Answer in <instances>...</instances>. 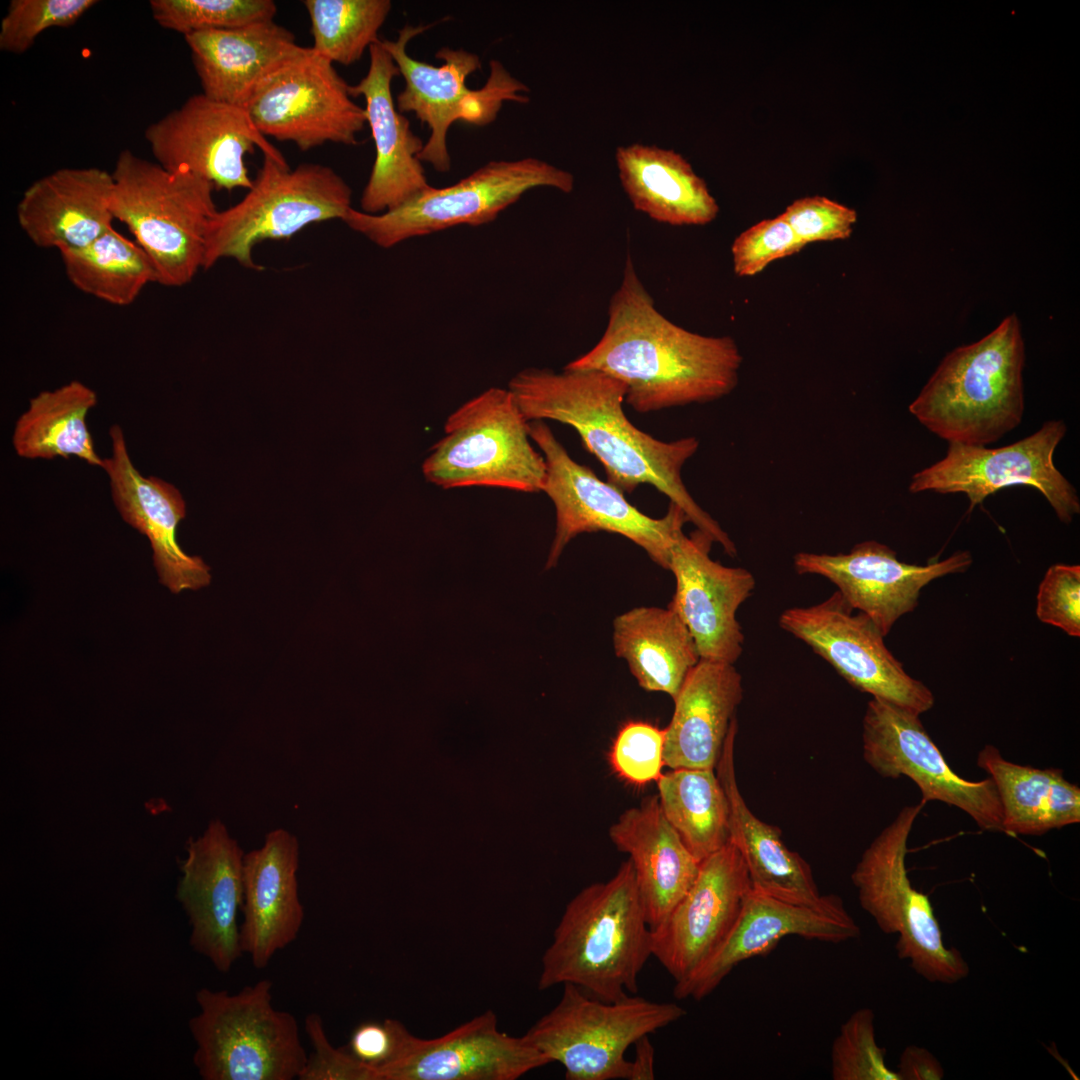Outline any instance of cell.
Returning a JSON list of instances; mask_svg holds the SVG:
<instances>
[{"mask_svg":"<svg viewBox=\"0 0 1080 1080\" xmlns=\"http://www.w3.org/2000/svg\"><path fill=\"white\" fill-rule=\"evenodd\" d=\"M508 389L528 422L553 420L571 426L586 450L603 465L607 482L624 493L649 484L676 504L697 530L731 557L735 543L688 492L682 469L699 448L696 437L658 440L629 421L623 410L627 387L596 370L562 372L526 368Z\"/></svg>","mask_w":1080,"mask_h":1080,"instance_id":"cell-1","label":"cell"},{"mask_svg":"<svg viewBox=\"0 0 1080 1080\" xmlns=\"http://www.w3.org/2000/svg\"><path fill=\"white\" fill-rule=\"evenodd\" d=\"M742 361L732 337L691 332L662 315L627 256L602 337L564 368L620 380L625 402L649 413L727 396L738 385Z\"/></svg>","mask_w":1080,"mask_h":1080,"instance_id":"cell-2","label":"cell"},{"mask_svg":"<svg viewBox=\"0 0 1080 1080\" xmlns=\"http://www.w3.org/2000/svg\"><path fill=\"white\" fill-rule=\"evenodd\" d=\"M650 956L651 930L627 859L609 880L586 886L567 904L542 956L538 989L571 984L619 1001L637 993Z\"/></svg>","mask_w":1080,"mask_h":1080,"instance_id":"cell-3","label":"cell"},{"mask_svg":"<svg viewBox=\"0 0 1080 1080\" xmlns=\"http://www.w3.org/2000/svg\"><path fill=\"white\" fill-rule=\"evenodd\" d=\"M1024 361L1019 321L1011 315L947 354L908 410L948 443L992 444L1022 421Z\"/></svg>","mask_w":1080,"mask_h":1080,"instance_id":"cell-4","label":"cell"},{"mask_svg":"<svg viewBox=\"0 0 1080 1080\" xmlns=\"http://www.w3.org/2000/svg\"><path fill=\"white\" fill-rule=\"evenodd\" d=\"M110 208L154 267L156 283L181 287L203 269L205 235L217 209L214 187L187 171H171L129 149L112 171Z\"/></svg>","mask_w":1080,"mask_h":1080,"instance_id":"cell-5","label":"cell"},{"mask_svg":"<svg viewBox=\"0 0 1080 1080\" xmlns=\"http://www.w3.org/2000/svg\"><path fill=\"white\" fill-rule=\"evenodd\" d=\"M200 1013L189 1020L193 1063L204 1080L298 1079L308 1055L296 1018L272 1004V982L238 993L200 989Z\"/></svg>","mask_w":1080,"mask_h":1080,"instance_id":"cell-6","label":"cell"},{"mask_svg":"<svg viewBox=\"0 0 1080 1080\" xmlns=\"http://www.w3.org/2000/svg\"><path fill=\"white\" fill-rule=\"evenodd\" d=\"M263 156L245 196L210 219L203 269L232 258L262 270L252 256L258 243L290 238L313 223L342 221L352 208V189L331 167L306 162L291 169L286 160Z\"/></svg>","mask_w":1080,"mask_h":1080,"instance_id":"cell-7","label":"cell"},{"mask_svg":"<svg viewBox=\"0 0 1080 1080\" xmlns=\"http://www.w3.org/2000/svg\"><path fill=\"white\" fill-rule=\"evenodd\" d=\"M530 439L529 422L512 392L491 387L448 416L422 474L446 490L478 486L539 493L546 464Z\"/></svg>","mask_w":1080,"mask_h":1080,"instance_id":"cell-8","label":"cell"},{"mask_svg":"<svg viewBox=\"0 0 1080 1080\" xmlns=\"http://www.w3.org/2000/svg\"><path fill=\"white\" fill-rule=\"evenodd\" d=\"M926 803L905 806L863 852L851 880L859 903L885 934L898 936L897 955L932 983H956L969 965L955 947L944 945L928 896L916 890L906 868L907 842Z\"/></svg>","mask_w":1080,"mask_h":1080,"instance_id":"cell-9","label":"cell"},{"mask_svg":"<svg viewBox=\"0 0 1080 1080\" xmlns=\"http://www.w3.org/2000/svg\"><path fill=\"white\" fill-rule=\"evenodd\" d=\"M563 987L559 1002L523 1036L560 1063L567 1080L628 1079V1047L686 1014L676 1003L637 996L607 1002L574 985Z\"/></svg>","mask_w":1080,"mask_h":1080,"instance_id":"cell-10","label":"cell"},{"mask_svg":"<svg viewBox=\"0 0 1080 1080\" xmlns=\"http://www.w3.org/2000/svg\"><path fill=\"white\" fill-rule=\"evenodd\" d=\"M574 182L570 172L534 157L490 161L451 186H430L394 210L373 215L352 207L342 221L375 245L391 248L454 226L490 223L529 190L570 193Z\"/></svg>","mask_w":1080,"mask_h":1080,"instance_id":"cell-11","label":"cell"},{"mask_svg":"<svg viewBox=\"0 0 1080 1080\" xmlns=\"http://www.w3.org/2000/svg\"><path fill=\"white\" fill-rule=\"evenodd\" d=\"M427 26L406 25L398 32L396 40H381L382 46L393 58L405 81L404 89L397 96L399 112H413L431 130L428 140L418 154L421 162H427L440 173L451 168L447 147V133L455 121L484 126L493 122L505 101L526 103L528 87L513 77L497 60L490 62V76L478 89H469L467 77L481 69V60L475 53L464 49L441 48L436 57L443 60L434 66L412 58L407 45Z\"/></svg>","mask_w":1080,"mask_h":1080,"instance_id":"cell-12","label":"cell"},{"mask_svg":"<svg viewBox=\"0 0 1080 1080\" xmlns=\"http://www.w3.org/2000/svg\"><path fill=\"white\" fill-rule=\"evenodd\" d=\"M529 435L540 448L546 464L542 492L551 499L556 511L555 536L546 570L556 566L572 539L598 531L626 537L653 562L669 570L672 548L684 533V524L689 522L676 504L670 503L662 518L647 516L626 499L623 491L573 460L544 421H530Z\"/></svg>","mask_w":1080,"mask_h":1080,"instance_id":"cell-13","label":"cell"},{"mask_svg":"<svg viewBox=\"0 0 1080 1080\" xmlns=\"http://www.w3.org/2000/svg\"><path fill=\"white\" fill-rule=\"evenodd\" d=\"M244 109L264 137L292 142L301 151L327 142L356 145L367 123L349 84L311 47L269 74Z\"/></svg>","mask_w":1080,"mask_h":1080,"instance_id":"cell-14","label":"cell"},{"mask_svg":"<svg viewBox=\"0 0 1080 1080\" xmlns=\"http://www.w3.org/2000/svg\"><path fill=\"white\" fill-rule=\"evenodd\" d=\"M853 612L835 591L818 604L785 609L778 624L855 689L918 716L930 710L934 705L930 689L905 671L874 622Z\"/></svg>","mask_w":1080,"mask_h":1080,"instance_id":"cell-15","label":"cell"},{"mask_svg":"<svg viewBox=\"0 0 1080 1080\" xmlns=\"http://www.w3.org/2000/svg\"><path fill=\"white\" fill-rule=\"evenodd\" d=\"M1066 432L1062 420H1050L1031 435L999 448L948 443L945 456L916 472L908 489L911 493H964L971 511L1003 488L1026 485L1037 489L1058 519L1068 524L1079 514L1080 500L1053 460Z\"/></svg>","mask_w":1080,"mask_h":1080,"instance_id":"cell-16","label":"cell"},{"mask_svg":"<svg viewBox=\"0 0 1080 1080\" xmlns=\"http://www.w3.org/2000/svg\"><path fill=\"white\" fill-rule=\"evenodd\" d=\"M145 139L158 164L187 171L214 189L248 190L253 183L245 158L261 149L263 155L286 160L253 125L244 108L195 94L145 130Z\"/></svg>","mask_w":1080,"mask_h":1080,"instance_id":"cell-17","label":"cell"},{"mask_svg":"<svg viewBox=\"0 0 1080 1080\" xmlns=\"http://www.w3.org/2000/svg\"><path fill=\"white\" fill-rule=\"evenodd\" d=\"M863 757L880 776H907L927 803L937 800L967 813L982 830L1003 832L1002 807L991 777L970 781L956 774L919 716L872 698L863 717Z\"/></svg>","mask_w":1080,"mask_h":1080,"instance_id":"cell-18","label":"cell"},{"mask_svg":"<svg viewBox=\"0 0 1080 1080\" xmlns=\"http://www.w3.org/2000/svg\"><path fill=\"white\" fill-rule=\"evenodd\" d=\"M244 855L225 824L214 819L187 842L176 897L191 926L189 943L221 973L243 954L238 912L243 905Z\"/></svg>","mask_w":1080,"mask_h":1080,"instance_id":"cell-19","label":"cell"},{"mask_svg":"<svg viewBox=\"0 0 1080 1080\" xmlns=\"http://www.w3.org/2000/svg\"><path fill=\"white\" fill-rule=\"evenodd\" d=\"M969 551L927 565L905 563L889 546L875 540L857 543L848 553L798 552L793 567L799 575H818L837 587L854 609L867 615L886 636L903 615L918 605L920 591L931 581L962 573L972 564Z\"/></svg>","mask_w":1080,"mask_h":1080,"instance_id":"cell-20","label":"cell"},{"mask_svg":"<svg viewBox=\"0 0 1080 1080\" xmlns=\"http://www.w3.org/2000/svg\"><path fill=\"white\" fill-rule=\"evenodd\" d=\"M751 889L746 864L730 841L700 862L689 890L650 929L652 956L675 983L691 975L723 943Z\"/></svg>","mask_w":1080,"mask_h":1080,"instance_id":"cell-21","label":"cell"},{"mask_svg":"<svg viewBox=\"0 0 1080 1080\" xmlns=\"http://www.w3.org/2000/svg\"><path fill=\"white\" fill-rule=\"evenodd\" d=\"M860 927L835 895L816 906L794 904L751 889L726 939L691 975L676 982L677 999L702 1000L741 962L770 952L786 936L842 943Z\"/></svg>","mask_w":1080,"mask_h":1080,"instance_id":"cell-22","label":"cell"},{"mask_svg":"<svg viewBox=\"0 0 1080 1080\" xmlns=\"http://www.w3.org/2000/svg\"><path fill=\"white\" fill-rule=\"evenodd\" d=\"M714 542L696 529L684 533L672 548L669 570L676 590L669 603L691 633L700 659L735 664L743 651L744 634L737 611L753 593L754 575L710 558Z\"/></svg>","mask_w":1080,"mask_h":1080,"instance_id":"cell-23","label":"cell"},{"mask_svg":"<svg viewBox=\"0 0 1080 1080\" xmlns=\"http://www.w3.org/2000/svg\"><path fill=\"white\" fill-rule=\"evenodd\" d=\"M550 1063L524 1036L498 1029L491 1011L448 1033L423 1039L406 1030L396 1059L380 1080H515Z\"/></svg>","mask_w":1080,"mask_h":1080,"instance_id":"cell-24","label":"cell"},{"mask_svg":"<svg viewBox=\"0 0 1080 1080\" xmlns=\"http://www.w3.org/2000/svg\"><path fill=\"white\" fill-rule=\"evenodd\" d=\"M111 456L104 458L113 503L122 519L145 535L153 550L159 581L172 593L209 585L210 567L198 556L185 553L176 539L178 524L186 516L181 492L170 482L144 476L133 464L124 431L110 427Z\"/></svg>","mask_w":1080,"mask_h":1080,"instance_id":"cell-25","label":"cell"},{"mask_svg":"<svg viewBox=\"0 0 1080 1080\" xmlns=\"http://www.w3.org/2000/svg\"><path fill=\"white\" fill-rule=\"evenodd\" d=\"M366 75L349 85L351 97L365 99L366 120L375 145V160L361 199V211L381 214L415 198L430 185L418 154L424 147L409 120L395 106L391 84L400 75L381 40L369 48Z\"/></svg>","mask_w":1080,"mask_h":1080,"instance_id":"cell-26","label":"cell"},{"mask_svg":"<svg viewBox=\"0 0 1080 1080\" xmlns=\"http://www.w3.org/2000/svg\"><path fill=\"white\" fill-rule=\"evenodd\" d=\"M299 856L296 836L283 828L267 833L260 848L244 855L240 942L255 968H265L301 930L304 908L298 894Z\"/></svg>","mask_w":1080,"mask_h":1080,"instance_id":"cell-27","label":"cell"},{"mask_svg":"<svg viewBox=\"0 0 1080 1080\" xmlns=\"http://www.w3.org/2000/svg\"><path fill=\"white\" fill-rule=\"evenodd\" d=\"M112 173L62 168L34 181L17 205V221L30 241L59 252L82 247L112 227Z\"/></svg>","mask_w":1080,"mask_h":1080,"instance_id":"cell-28","label":"cell"},{"mask_svg":"<svg viewBox=\"0 0 1080 1080\" xmlns=\"http://www.w3.org/2000/svg\"><path fill=\"white\" fill-rule=\"evenodd\" d=\"M202 93L244 108L256 87L299 54L294 34L274 20L184 36Z\"/></svg>","mask_w":1080,"mask_h":1080,"instance_id":"cell-29","label":"cell"},{"mask_svg":"<svg viewBox=\"0 0 1080 1080\" xmlns=\"http://www.w3.org/2000/svg\"><path fill=\"white\" fill-rule=\"evenodd\" d=\"M609 837L628 855L652 929L689 890L700 862L667 821L657 795L625 810L609 828Z\"/></svg>","mask_w":1080,"mask_h":1080,"instance_id":"cell-30","label":"cell"},{"mask_svg":"<svg viewBox=\"0 0 1080 1080\" xmlns=\"http://www.w3.org/2000/svg\"><path fill=\"white\" fill-rule=\"evenodd\" d=\"M736 717L732 720L715 771L725 791L729 808V841L740 852L752 889L794 904L816 906L821 895L809 864L781 839L777 826L759 819L746 804L736 779Z\"/></svg>","mask_w":1080,"mask_h":1080,"instance_id":"cell-31","label":"cell"},{"mask_svg":"<svg viewBox=\"0 0 1080 1080\" xmlns=\"http://www.w3.org/2000/svg\"><path fill=\"white\" fill-rule=\"evenodd\" d=\"M742 697V677L734 664L700 659L673 699L665 728V766L715 769Z\"/></svg>","mask_w":1080,"mask_h":1080,"instance_id":"cell-32","label":"cell"},{"mask_svg":"<svg viewBox=\"0 0 1080 1080\" xmlns=\"http://www.w3.org/2000/svg\"><path fill=\"white\" fill-rule=\"evenodd\" d=\"M618 175L633 207L672 226H702L719 206L704 179L672 149L631 144L616 149Z\"/></svg>","mask_w":1080,"mask_h":1080,"instance_id":"cell-33","label":"cell"},{"mask_svg":"<svg viewBox=\"0 0 1080 1080\" xmlns=\"http://www.w3.org/2000/svg\"><path fill=\"white\" fill-rule=\"evenodd\" d=\"M613 646L642 689L672 699L700 660L691 633L669 606L636 607L617 616Z\"/></svg>","mask_w":1080,"mask_h":1080,"instance_id":"cell-34","label":"cell"},{"mask_svg":"<svg viewBox=\"0 0 1080 1080\" xmlns=\"http://www.w3.org/2000/svg\"><path fill=\"white\" fill-rule=\"evenodd\" d=\"M977 765L996 785L1005 834L1041 835L1079 823L1080 788L1065 779L1063 770L1010 762L993 745L979 752Z\"/></svg>","mask_w":1080,"mask_h":1080,"instance_id":"cell-35","label":"cell"},{"mask_svg":"<svg viewBox=\"0 0 1080 1080\" xmlns=\"http://www.w3.org/2000/svg\"><path fill=\"white\" fill-rule=\"evenodd\" d=\"M97 401L96 392L78 380L38 393L15 422L16 454L30 460L74 456L103 468L86 422Z\"/></svg>","mask_w":1080,"mask_h":1080,"instance_id":"cell-36","label":"cell"},{"mask_svg":"<svg viewBox=\"0 0 1080 1080\" xmlns=\"http://www.w3.org/2000/svg\"><path fill=\"white\" fill-rule=\"evenodd\" d=\"M667 821L698 862L729 842V808L715 769H671L657 780Z\"/></svg>","mask_w":1080,"mask_h":1080,"instance_id":"cell-37","label":"cell"},{"mask_svg":"<svg viewBox=\"0 0 1080 1080\" xmlns=\"http://www.w3.org/2000/svg\"><path fill=\"white\" fill-rule=\"evenodd\" d=\"M59 253L78 290L115 306L132 304L149 283H156L144 250L113 226L90 243Z\"/></svg>","mask_w":1080,"mask_h":1080,"instance_id":"cell-38","label":"cell"},{"mask_svg":"<svg viewBox=\"0 0 1080 1080\" xmlns=\"http://www.w3.org/2000/svg\"><path fill=\"white\" fill-rule=\"evenodd\" d=\"M314 52L332 63L351 65L380 39L389 0H305Z\"/></svg>","mask_w":1080,"mask_h":1080,"instance_id":"cell-39","label":"cell"},{"mask_svg":"<svg viewBox=\"0 0 1080 1080\" xmlns=\"http://www.w3.org/2000/svg\"><path fill=\"white\" fill-rule=\"evenodd\" d=\"M154 20L184 36L207 30H225L273 20L272 0H151Z\"/></svg>","mask_w":1080,"mask_h":1080,"instance_id":"cell-40","label":"cell"},{"mask_svg":"<svg viewBox=\"0 0 1080 1080\" xmlns=\"http://www.w3.org/2000/svg\"><path fill=\"white\" fill-rule=\"evenodd\" d=\"M874 1012L862 1008L843 1023L831 1049L834 1080H900L885 1062L886 1051L876 1042Z\"/></svg>","mask_w":1080,"mask_h":1080,"instance_id":"cell-41","label":"cell"},{"mask_svg":"<svg viewBox=\"0 0 1080 1080\" xmlns=\"http://www.w3.org/2000/svg\"><path fill=\"white\" fill-rule=\"evenodd\" d=\"M97 3L95 0H12L1 21L0 48L23 54L42 32L74 25Z\"/></svg>","mask_w":1080,"mask_h":1080,"instance_id":"cell-42","label":"cell"},{"mask_svg":"<svg viewBox=\"0 0 1080 1080\" xmlns=\"http://www.w3.org/2000/svg\"><path fill=\"white\" fill-rule=\"evenodd\" d=\"M665 728L630 721L618 731L609 761L613 771L636 786L657 782L664 764Z\"/></svg>","mask_w":1080,"mask_h":1080,"instance_id":"cell-43","label":"cell"},{"mask_svg":"<svg viewBox=\"0 0 1080 1080\" xmlns=\"http://www.w3.org/2000/svg\"><path fill=\"white\" fill-rule=\"evenodd\" d=\"M804 247L781 213L759 221L735 238L731 246L733 269L739 277L755 276L770 263L796 254Z\"/></svg>","mask_w":1080,"mask_h":1080,"instance_id":"cell-44","label":"cell"},{"mask_svg":"<svg viewBox=\"0 0 1080 1080\" xmlns=\"http://www.w3.org/2000/svg\"><path fill=\"white\" fill-rule=\"evenodd\" d=\"M783 215L805 246L847 239L857 220L854 209L819 195L796 199Z\"/></svg>","mask_w":1080,"mask_h":1080,"instance_id":"cell-45","label":"cell"},{"mask_svg":"<svg viewBox=\"0 0 1080 1080\" xmlns=\"http://www.w3.org/2000/svg\"><path fill=\"white\" fill-rule=\"evenodd\" d=\"M1038 619L1073 637L1080 636V566L1055 564L1046 571L1036 597Z\"/></svg>","mask_w":1080,"mask_h":1080,"instance_id":"cell-46","label":"cell"},{"mask_svg":"<svg viewBox=\"0 0 1080 1080\" xmlns=\"http://www.w3.org/2000/svg\"><path fill=\"white\" fill-rule=\"evenodd\" d=\"M305 1031L313 1052L308 1056L299 1080H379L375 1069L359 1061L349 1051L332 1046L319 1014L307 1015Z\"/></svg>","mask_w":1080,"mask_h":1080,"instance_id":"cell-47","label":"cell"},{"mask_svg":"<svg viewBox=\"0 0 1080 1080\" xmlns=\"http://www.w3.org/2000/svg\"><path fill=\"white\" fill-rule=\"evenodd\" d=\"M407 1027L397 1019L363 1022L352 1032L349 1052L362 1063L379 1072L399 1054Z\"/></svg>","mask_w":1080,"mask_h":1080,"instance_id":"cell-48","label":"cell"},{"mask_svg":"<svg viewBox=\"0 0 1080 1080\" xmlns=\"http://www.w3.org/2000/svg\"><path fill=\"white\" fill-rule=\"evenodd\" d=\"M897 1068L900 1080H941L944 1077L940 1061L929 1050L916 1045L903 1050Z\"/></svg>","mask_w":1080,"mask_h":1080,"instance_id":"cell-49","label":"cell"},{"mask_svg":"<svg viewBox=\"0 0 1080 1080\" xmlns=\"http://www.w3.org/2000/svg\"><path fill=\"white\" fill-rule=\"evenodd\" d=\"M645 1035L635 1043V1057L631 1062L628 1080H653L655 1050L648 1037Z\"/></svg>","mask_w":1080,"mask_h":1080,"instance_id":"cell-50","label":"cell"}]
</instances>
